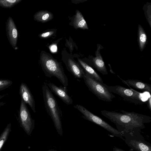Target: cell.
<instances>
[{
	"label": "cell",
	"instance_id": "cell-1",
	"mask_svg": "<svg viewBox=\"0 0 151 151\" xmlns=\"http://www.w3.org/2000/svg\"><path fill=\"white\" fill-rule=\"evenodd\" d=\"M121 112L103 110L101 114L114 123L122 135L125 134L140 132L145 128V124L151 122V117L134 112L123 110Z\"/></svg>",
	"mask_w": 151,
	"mask_h": 151
},
{
	"label": "cell",
	"instance_id": "cell-2",
	"mask_svg": "<svg viewBox=\"0 0 151 151\" xmlns=\"http://www.w3.org/2000/svg\"><path fill=\"white\" fill-rule=\"evenodd\" d=\"M42 89L46 110L52 120L58 131H62V112L57 101L45 83L42 85Z\"/></svg>",
	"mask_w": 151,
	"mask_h": 151
},
{
	"label": "cell",
	"instance_id": "cell-3",
	"mask_svg": "<svg viewBox=\"0 0 151 151\" xmlns=\"http://www.w3.org/2000/svg\"><path fill=\"white\" fill-rule=\"evenodd\" d=\"M40 63L45 76L48 77H56L64 87L68 85V78L60 63L47 54L43 53L40 58Z\"/></svg>",
	"mask_w": 151,
	"mask_h": 151
},
{
	"label": "cell",
	"instance_id": "cell-4",
	"mask_svg": "<svg viewBox=\"0 0 151 151\" xmlns=\"http://www.w3.org/2000/svg\"><path fill=\"white\" fill-rule=\"evenodd\" d=\"M84 82L89 90L100 100L111 102L115 96L104 85L85 73L83 77Z\"/></svg>",
	"mask_w": 151,
	"mask_h": 151
},
{
	"label": "cell",
	"instance_id": "cell-5",
	"mask_svg": "<svg viewBox=\"0 0 151 151\" xmlns=\"http://www.w3.org/2000/svg\"><path fill=\"white\" fill-rule=\"evenodd\" d=\"M104 85L109 91L118 95L125 101L135 105H142L146 104L143 100L142 94L132 89H129L119 85L108 86L104 83Z\"/></svg>",
	"mask_w": 151,
	"mask_h": 151
},
{
	"label": "cell",
	"instance_id": "cell-6",
	"mask_svg": "<svg viewBox=\"0 0 151 151\" xmlns=\"http://www.w3.org/2000/svg\"><path fill=\"white\" fill-rule=\"evenodd\" d=\"M73 107L82 114V117L85 119L103 128L111 133L113 136L123 139L122 134L121 132L101 118L92 113L83 106L77 104L74 105Z\"/></svg>",
	"mask_w": 151,
	"mask_h": 151
},
{
	"label": "cell",
	"instance_id": "cell-7",
	"mask_svg": "<svg viewBox=\"0 0 151 151\" xmlns=\"http://www.w3.org/2000/svg\"><path fill=\"white\" fill-rule=\"evenodd\" d=\"M123 139L126 144L135 151H151V145L145 140L140 132L125 134Z\"/></svg>",
	"mask_w": 151,
	"mask_h": 151
},
{
	"label": "cell",
	"instance_id": "cell-8",
	"mask_svg": "<svg viewBox=\"0 0 151 151\" xmlns=\"http://www.w3.org/2000/svg\"><path fill=\"white\" fill-rule=\"evenodd\" d=\"M19 117L22 126L28 134L34 127V121L31 116L26 104L22 99L19 113Z\"/></svg>",
	"mask_w": 151,
	"mask_h": 151
},
{
	"label": "cell",
	"instance_id": "cell-9",
	"mask_svg": "<svg viewBox=\"0 0 151 151\" xmlns=\"http://www.w3.org/2000/svg\"><path fill=\"white\" fill-rule=\"evenodd\" d=\"M6 35L9 43L15 50L18 49L17 46L19 34L16 25L12 18L9 17L6 24Z\"/></svg>",
	"mask_w": 151,
	"mask_h": 151
},
{
	"label": "cell",
	"instance_id": "cell-10",
	"mask_svg": "<svg viewBox=\"0 0 151 151\" xmlns=\"http://www.w3.org/2000/svg\"><path fill=\"white\" fill-rule=\"evenodd\" d=\"M19 94L21 99L26 104H28L34 112H36L35 102L30 91L24 83L22 82L19 88Z\"/></svg>",
	"mask_w": 151,
	"mask_h": 151
},
{
	"label": "cell",
	"instance_id": "cell-11",
	"mask_svg": "<svg viewBox=\"0 0 151 151\" xmlns=\"http://www.w3.org/2000/svg\"><path fill=\"white\" fill-rule=\"evenodd\" d=\"M47 85L51 90L65 104L68 105L73 104V100L68 94L66 87H58L50 82L48 83Z\"/></svg>",
	"mask_w": 151,
	"mask_h": 151
},
{
	"label": "cell",
	"instance_id": "cell-12",
	"mask_svg": "<svg viewBox=\"0 0 151 151\" xmlns=\"http://www.w3.org/2000/svg\"><path fill=\"white\" fill-rule=\"evenodd\" d=\"M100 47H98L96 52V57L93 58L88 65L96 69L103 75L108 74L104 62L100 52Z\"/></svg>",
	"mask_w": 151,
	"mask_h": 151
},
{
	"label": "cell",
	"instance_id": "cell-13",
	"mask_svg": "<svg viewBox=\"0 0 151 151\" xmlns=\"http://www.w3.org/2000/svg\"><path fill=\"white\" fill-rule=\"evenodd\" d=\"M118 77L121 80L122 82L129 87H132L138 90L146 91L150 93L151 85L148 83H145L142 81L134 79L124 80L122 79L118 75Z\"/></svg>",
	"mask_w": 151,
	"mask_h": 151
},
{
	"label": "cell",
	"instance_id": "cell-14",
	"mask_svg": "<svg viewBox=\"0 0 151 151\" xmlns=\"http://www.w3.org/2000/svg\"><path fill=\"white\" fill-rule=\"evenodd\" d=\"M68 70L76 78H83L85 72L83 69L78 63L72 59L69 58L67 61Z\"/></svg>",
	"mask_w": 151,
	"mask_h": 151
},
{
	"label": "cell",
	"instance_id": "cell-15",
	"mask_svg": "<svg viewBox=\"0 0 151 151\" xmlns=\"http://www.w3.org/2000/svg\"><path fill=\"white\" fill-rule=\"evenodd\" d=\"M78 61L80 65L83 69L85 73L96 81L101 83H103L101 78L92 67L80 59H78Z\"/></svg>",
	"mask_w": 151,
	"mask_h": 151
},
{
	"label": "cell",
	"instance_id": "cell-16",
	"mask_svg": "<svg viewBox=\"0 0 151 151\" xmlns=\"http://www.w3.org/2000/svg\"><path fill=\"white\" fill-rule=\"evenodd\" d=\"M73 24L76 29L80 28L83 29H88L87 23L83 16L78 10H76L74 19Z\"/></svg>",
	"mask_w": 151,
	"mask_h": 151
},
{
	"label": "cell",
	"instance_id": "cell-17",
	"mask_svg": "<svg viewBox=\"0 0 151 151\" xmlns=\"http://www.w3.org/2000/svg\"><path fill=\"white\" fill-rule=\"evenodd\" d=\"M34 19L38 22H45L52 19V14L47 11H40L37 12L34 16Z\"/></svg>",
	"mask_w": 151,
	"mask_h": 151
},
{
	"label": "cell",
	"instance_id": "cell-18",
	"mask_svg": "<svg viewBox=\"0 0 151 151\" xmlns=\"http://www.w3.org/2000/svg\"><path fill=\"white\" fill-rule=\"evenodd\" d=\"M138 40L139 48L141 51L144 48L147 41V35L142 26L139 24Z\"/></svg>",
	"mask_w": 151,
	"mask_h": 151
},
{
	"label": "cell",
	"instance_id": "cell-19",
	"mask_svg": "<svg viewBox=\"0 0 151 151\" xmlns=\"http://www.w3.org/2000/svg\"><path fill=\"white\" fill-rule=\"evenodd\" d=\"M22 0H0V6L4 8H11Z\"/></svg>",
	"mask_w": 151,
	"mask_h": 151
},
{
	"label": "cell",
	"instance_id": "cell-20",
	"mask_svg": "<svg viewBox=\"0 0 151 151\" xmlns=\"http://www.w3.org/2000/svg\"><path fill=\"white\" fill-rule=\"evenodd\" d=\"M11 124H8L0 136V151L6 140L10 130Z\"/></svg>",
	"mask_w": 151,
	"mask_h": 151
},
{
	"label": "cell",
	"instance_id": "cell-21",
	"mask_svg": "<svg viewBox=\"0 0 151 151\" xmlns=\"http://www.w3.org/2000/svg\"><path fill=\"white\" fill-rule=\"evenodd\" d=\"M12 83V81L9 79H0V91L9 88Z\"/></svg>",
	"mask_w": 151,
	"mask_h": 151
},
{
	"label": "cell",
	"instance_id": "cell-22",
	"mask_svg": "<svg viewBox=\"0 0 151 151\" xmlns=\"http://www.w3.org/2000/svg\"><path fill=\"white\" fill-rule=\"evenodd\" d=\"M146 8L144 9L145 16L150 26L151 27V5H148L146 6Z\"/></svg>",
	"mask_w": 151,
	"mask_h": 151
},
{
	"label": "cell",
	"instance_id": "cell-23",
	"mask_svg": "<svg viewBox=\"0 0 151 151\" xmlns=\"http://www.w3.org/2000/svg\"><path fill=\"white\" fill-rule=\"evenodd\" d=\"M53 31L47 32L43 33L39 35L40 37L42 38H46L51 36L53 33Z\"/></svg>",
	"mask_w": 151,
	"mask_h": 151
},
{
	"label": "cell",
	"instance_id": "cell-24",
	"mask_svg": "<svg viewBox=\"0 0 151 151\" xmlns=\"http://www.w3.org/2000/svg\"><path fill=\"white\" fill-rule=\"evenodd\" d=\"M50 50L52 52H55L57 51V47L56 44H53L51 45L49 47Z\"/></svg>",
	"mask_w": 151,
	"mask_h": 151
},
{
	"label": "cell",
	"instance_id": "cell-25",
	"mask_svg": "<svg viewBox=\"0 0 151 151\" xmlns=\"http://www.w3.org/2000/svg\"><path fill=\"white\" fill-rule=\"evenodd\" d=\"M146 104L147 105V106L150 111L151 110V97L150 96L149 98L147 101L146 102Z\"/></svg>",
	"mask_w": 151,
	"mask_h": 151
},
{
	"label": "cell",
	"instance_id": "cell-26",
	"mask_svg": "<svg viewBox=\"0 0 151 151\" xmlns=\"http://www.w3.org/2000/svg\"><path fill=\"white\" fill-rule=\"evenodd\" d=\"M8 94H3L1 95H0V100L3 98V97H4L6 96ZM6 104V103L4 102H0V107H1L2 106H4Z\"/></svg>",
	"mask_w": 151,
	"mask_h": 151
},
{
	"label": "cell",
	"instance_id": "cell-27",
	"mask_svg": "<svg viewBox=\"0 0 151 151\" xmlns=\"http://www.w3.org/2000/svg\"><path fill=\"white\" fill-rule=\"evenodd\" d=\"M112 151H125L121 149H119L116 147H114L113 148Z\"/></svg>",
	"mask_w": 151,
	"mask_h": 151
},
{
	"label": "cell",
	"instance_id": "cell-28",
	"mask_svg": "<svg viewBox=\"0 0 151 151\" xmlns=\"http://www.w3.org/2000/svg\"><path fill=\"white\" fill-rule=\"evenodd\" d=\"M108 65H109V68H110V72L111 73H112L113 74H115V73L112 70L111 68V65H110V64H109Z\"/></svg>",
	"mask_w": 151,
	"mask_h": 151
}]
</instances>
